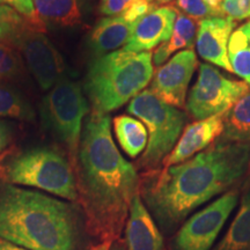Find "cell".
<instances>
[{"instance_id": "1", "label": "cell", "mask_w": 250, "mask_h": 250, "mask_svg": "<svg viewBox=\"0 0 250 250\" xmlns=\"http://www.w3.org/2000/svg\"><path fill=\"white\" fill-rule=\"evenodd\" d=\"M250 171V144L218 139L179 165L152 170L139 189L149 213L166 233L196 208L239 184Z\"/></svg>"}, {"instance_id": "2", "label": "cell", "mask_w": 250, "mask_h": 250, "mask_svg": "<svg viewBox=\"0 0 250 250\" xmlns=\"http://www.w3.org/2000/svg\"><path fill=\"white\" fill-rule=\"evenodd\" d=\"M74 170L90 228L111 241L122 232L140 182L134 166L121 154L112 139L107 114H89Z\"/></svg>"}, {"instance_id": "3", "label": "cell", "mask_w": 250, "mask_h": 250, "mask_svg": "<svg viewBox=\"0 0 250 250\" xmlns=\"http://www.w3.org/2000/svg\"><path fill=\"white\" fill-rule=\"evenodd\" d=\"M0 239L27 250H77V208L42 192L6 186L0 190Z\"/></svg>"}, {"instance_id": "4", "label": "cell", "mask_w": 250, "mask_h": 250, "mask_svg": "<svg viewBox=\"0 0 250 250\" xmlns=\"http://www.w3.org/2000/svg\"><path fill=\"white\" fill-rule=\"evenodd\" d=\"M153 74L152 52L120 49L93 59L83 88L93 111L108 115L142 93Z\"/></svg>"}, {"instance_id": "5", "label": "cell", "mask_w": 250, "mask_h": 250, "mask_svg": "<svg viewBox=\"0 0 250 250\" xmlns=\"http://www.w3.org/2000/svg\"><path fill=\"white\" fill-rule=\"evenodd\" d=\"M2 177L9 183L36 188L67 201L79 199L74 168L57 148L35 147L19 153L4 166Z\"/></svg>"}, {"instance_id": "6", "label": "cell", "mask_w": 250, "mask_h": 250, "mask_svg": "<svg viewBox=\"0 0 250 250\" xmlns=\"http://www.w3.org/2000/svg\"><path fill=\"white\" fill-rule=\"evenodd\" d=\"M126 110L143 122L148 131L147 146L138 166L144 169L156 170L182 134L187 115L165 103L149 89L143 90L131 100Z\"/></svg>"}, {"instance_id": "7", "label": "cell", "mask_w": 250, "mask_h": 250, "mask_svg": "<svg viewBox=\"0 0 250 250\" xmlns=\"http://www.w3.org/2000/svg\"><path fill=\"white\" fill-rule=\"evenodd\" d=\"M89 111L80 83L64 78L48 90L41 104L43 127L66 146L70 161L76 167L83 121Z\"/></svg>"}, {"instance_id": "8", "label": "cell", "mask_w": 250, "mask_h": 250, "mask_svg": "<svg viewBox=\"0 0 250 250\" xmlns=\"http://www.w3.org/2000/svg\"><path fill=\"white\" fill-rule=\"evenodd\" d=\"M249 89L245 81L230 79L212 65L201 64L198 77L187 99V110L198 121L223 114L248 94Z\"/></svg>"}, {"instance_id": "9", "label": "cell", "mask_w": 250, "mask_h": 250, "mask_svg": "<svg viewBox=\"0 0 250 250\" xmlns=\"http://www.w3.org/2000/svg\"><path fill=\"white\" fill-rule=\"evenodd\" d=\"M237 202L239 191L233 189L188 218L175 236L174 250H211Z\"/></svg>"}, {"instance_id": "10", "label": "cell", "mask_w": 250, "mask_h": 250, "mask_svg": "<svg viewBox=\"0 0 250 250\" xmlns=\"http://www.w3.org/2000/svg\"><path fill=\"white\" fill-rule=\"evenodd\" d=\"M14 45L42 90H50L65 78L64 58L43 31L27 26L15 39Z\"/></svg>"}, {"instance_id": "11", "label": "cell", "mask_w": 250, "mask_h": 250, "mask_svg": "<svg viewBox=\"0 0 250 250\" xmlns=\"http://www.w3.org/2000/svg\"><path fill=\"white\" fill-rule=\"evenodd\" d=\"M196 52L182 50L161 65L153 74L149 90L167 104L175 108L186 105V96L197 67Z\"/></svg>"}, {"instance_id": "12", "label": "cell", "mask_w": 250, "mask_h": 250, "mask_svg": "<svg viewBox=\"0 0 250 250\" xmlns=\"http://www.w3.org/2000/svg\"><path fill=\"white\" fill-rule=\"evenodd\" d=\"M225 116L226 112H223L188 125L173 151L166 156L162 162L164 167L179 165L210 147L223 134Z\"/></svg>"}, {"instance_id": "13", "label": "cell", "mask_w": 250, "mask_h": 250, "mask_svg": "<svg viewBox=\"0 0 250 250\" xmlns=\"http://www.w3.org/2000/svg\"><path fill=\"white\" fill-rule=\"evenodd\" d=\"M235 28L229 18H208L199 21L196 35V49L206 62L233 72L228 59V43Z\"/></svg>"}, {"instance_id": "14", "label": "cell", "mask_w": 250, "mask_h": 250, "mask_svg": "<svg viewBox=\"0 0 250 250\" xmlns=\"http://www.w3.org/2000/svg\"><path fill=\"white\" fill-rule=\"evenodd\" d=\"M177 9L170 6L156 7L137 21L124 50L132 52H149L170 39Z\"/></svg>"}, {"instance_id": "15", "label": "cell", "mask_w": 250, "mask_h": 250, "mask_svg": "<svg viewBox=\"0 0 250 250\" xmlns=\"http://www.w3.org/2000/svg\"><path fill=\"white\" fill-rule=\"evenodd\" d=\"M125 241L127 250H165L160 229L139 193L131 203L125 224Z\"/></svg>"}, {"instance_id": "16", "label": "cell", "mask_w": 250, "mask_h": 250, "mask_svg": "<svg viewBox=\"0 0 250 250\" xmlns=\"http://www.w3.org/2000/svg\"><path fill=\"white\" fill-rule=\"evenodd\" d=\"M134 24L117 15L107 17L98 21L90 31L87 44L90 52L96 57L123 49L132 35Z\"/></svg>"}, {"instance_id": "17", "label": "cell", "mask_w": 250, "mask_h": 250, "mask_svg": "<svg viewBox=\"0 0 250 250\" xmlns=\"http://www.w3.org/2000/svg\"><path fill=\"white\" fill-rule=\"evenodd\" d=\"M45 27L77 28L83 23V0H33Z\"/></svg>"}, {"instance_id": "18", "label": "cell", "mask_w": 250, "mask_h": 250, "mask_svg": "<svg viewBox=\"0 0 250 250\" xmlns=\"http://www.w3.org/2000/svg\"><path fill=\"white\" fill-rule=\"evenodd\" d=\"M197 29H198V24L196 20L177 9V17L170 39L159 45L155 50L153 54V64L156 66H161L174 52H177L179 50L182 51V50L192 49L195 45L193 42L197 35Z\"/></svg>"}, {"instance_id": "19", "label": "cell", "mask_w": 250, "mask_h": 250, "mask_svg": "<svg viewBox=\"0 0 250 250\" xmlns=\"http://www.w3.org/2000/svg\"><path fill=\"white\" fill-rule=\"evenodd\" d=\"M214 250H250V188L243 193L237 213Z\"/></svg>"}, {"instance_id": "20", "label": "cell", "mask_w": 250, "mask_h": 250, "mask_svg": "<svg viewBox=\"0 0 250 250\" xmlns=\"http://www.w3.org/2000/svg\"><path fill=\"white\" fill-rule=\"evenodd\" d=\"M114 130L122 149L130 158H137L145 151L148 133L138 118L121 115L114 118Z\"/></svg>"}, {"instance_id": "21", "label": "cell", "mask_w": 250, "mask_h": 250, "mask_svg": "<svg viewBox=\"0 0 250 250\" xmlns=\"http://www.w3.org/2000/svg\"><path fill=\"white\" fill-rule=\"evenodd\" d=\"M220 140L250 144V92L226 111Z\"/></svg>"}, {"instance_id": "22", "label": "cell", "mask_w": 250, "mask_h": 250, "mask_svg": "<svg viewBox=\"0 0 250 250\" xmlns=\"http://www.w3.org/2000/svg\"><path fill=\"white\" fill-rule=\"evenodd\" d=\"M228 59L232 71L250 87V20L237 27L230 35Z\"/></svg>"}, {"instance_id": "23", "label": "cell", "mask_w": 250, "mask_h": 250, "mask_svg": "<svg viewBox=\"0 0 250 250\" xmlns=\"http://www.w3.org/2000/svg\"><path fill=\"white\" fill-rule=\"evenodd\" d=\"M0 117L24 122L35 120V111L22 93L4 80H0Z\"/></svg>"}, {"instance_id": "24", "label": "cell", "mask_w": 250, "mask_h": 250, "mask_svg": "<svg viewBox=\"0 0 250 250\" xmlns=\"http://www.w3.org/2000/svg\"><path fill=\"white\" fill-rule=\"evenodd\" d=\"M22 57L14 43L0 41V80L14 79L22 74Z\"/></svg>"}, {"instance_id": "25", "label": "cell", "mask_w": 250, "mask_h": 250, "mask_svg": "<svg viewBox=\"0 0 250 250\" xmlns=\"http://www.w3.org/2000/svg\"><path fill=\"white\" fill-rule=\"evenodd\" d=\"M28 26L22 17L14 9L0 4V41L14 43L19 34Z\"/></svg>"}, {"instance_id": "26", "label": "cell", "mask_w": 250, "mask_h": 250, "mask_svg": "<svg viewBox=\"0 0 250 250\" xmlns=\"http://www.w3.org/2000/svg\"><path fill=\"white\" fill-rule=\"evenodd\" d=\"M0 4L14 9L20 17L24 19V21L30 28L43 31V33L45 31V24L42 22L39 14H37L33 0H0Z\"/></svg>"}, {"instance_id": "27", "label": "cell", "mask_w": 250, "mask_h": 250, "mask_svg": "<svg viewBox=\"0 0 250 250\" xmlns=\"http://www.w3.org/2000/svg\"><path fill=\"white\" fill-rule=\"evenodd\" d=\"M175 6L188 17L192 18L193 20L221 17L218 12L208 7L204 2V0H176Z\"/></svg>"}, {"instance_id": "28", "label": "cell", "mask_w": 250, "mask_h": 250, "mask_svg": "<svg viewBox=\"0 0 250 250\" xmlns=\"http://www.w3.org/2000/svg\"><path fill=\"white\" fill-rule=\"evenodd\" d=\"M250 0H224L221 5V14L232 19L233 21H241L249 18Z\"/></svg>"}, {"instance_id": "29", "label": "cell", "mask_w": 250, "mask_h": 250, "mask_svg": "<svg viewBox=\"0 0 250 250\" xmlns=\"http://www.w3.org/2000/svg\"><path fill=\"white\" fill-rule=\"evenodd\" d=\"M156 4L154 1H149V0H139L134 4L130 6L123 14H121L125 20H127L131 23H137V21L140 20L153 9H155Z\"/></svg>"}, {"instance_id": "30", "label": "cell", "mask_w": 250, "mask_h": 250, "mask_svg": "<svg viewBox=\"0 0 250 250\" xmlns=\"http://www.w3.org/2000/svg\"><path fill=\"white\" fill-rule=\"evenodd\" d=\"M139 0H101L99 4V12L107 17H117L123 14L131 5ZM155 1V0H149Z\"/></svg>"}, {"instance_id": "31", "label": "cell", "mask_w": 250, "mask_h": 250, "mask_svg": "<svg viewBox=\"0 0 250 250\" xmlns=\"http://www.w3.org/2000/svg\"><path fill=\"white\" fill-rule=\"evenodd\" d=\"M12 138H13V134H12V129L9 124L0 120V156L8 149L12 143Z\"/></svg>"}, {"instance_id": "32", "label": "cell", "mask_w": 250, "mask_h": 250, "mask_svg": "<svg viewBox=\"0 0 250 250\" xmlns=\"http://www.w3.org/2000/svg\"><path fill=\"white\" fill-rule=\"evenodd\" d=\"M204 2L208 7L213 9V11L218 12L220 15H223L221 14V5H223L224 0H204Z\"/></svg>"}, {"instance_id": "33", "label": "cell", "mask_w": 250, "mask_h": 250, "mask_svg": "<svg viewBox=\"0 0 250 250\" xmlns=\"http://www.w3.org/2000/svg\"><path fill=\"white\" fill-rule=\"evenodd\" d=\"M0 250H27L24 248H21V247L15 246L13 243L5 241V240L0 239Z\"/></svg>"}, {"instance_id": "34", "label": "cell", "mask_w": 250, "mask_h": 250, "mask_svg": "<svg viewBox=\"0 0 250 250\" xmlns=\"http://www.w3.org/2000/svg\"><path fill=\"white\" fill-rule=\"evenodd\" d=\"M111 247V241H103L100 243V245L93 247L90 250H110Z\"/></svg>"}, {"instance_id": "35", "label": "cell", "mask_w": 250, "mask_h": 250, "mask_svg": "<svg viewBox=\"0 0 250 250\" xmlns=\"http://www.w3.org/2000/svg\"><path fill=\"white\" fill-rule=\"evenodd\" d=\"M169 1H171V0H158V4H167Z\"/></svg>"}, {"instance_id": "36", "label": "cell", "mask_w": 250, "mask_h": 250, "mask_svg": "<svg viewBox=\"0 0 250 250\" xmlns=\"http://www.w3.org/2000/svg\"><path fill=\"white\" fill-rule=\"evenodd\" d=\"M249 18H250V8H249Z\"/></svg>"}]
</instances>
